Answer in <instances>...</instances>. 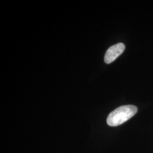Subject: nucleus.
Listing matches in <instances>:
<instances>
[{
	"instance_id": "nucleus-1",
	"label": "nucleus",
	"mask_w": 153,
	"mask_h": 153,
	"mask_svg": "<svg viewBox=\"0 0 153 153\" xmlns=\"http://www.w3.org/2000/svg\"><path fill=\"white\" fill-rule=\"evenodd\" d=\"M137 112V107L135 105L121 106L109 114L107 119V123L111 126H120L130 119Z\"/></svg>"
},
{
	"instance_id": "nucleus-2",
	"label": "nucleus",
	"mask_w": 153,
	"mask_h": 153,
	"mask_svg": "<svg viewBox=\"0 0 153 153\" xmlns=\"http://www.w3.org/2000/svg\"><path fill=\"white\" fill-rule=\"evenodd\" d=\"M126 48L123 43H117L109 47L104 56V62L106 64L112 62L124 51Z\"/></svg>"
}]
</instances>
